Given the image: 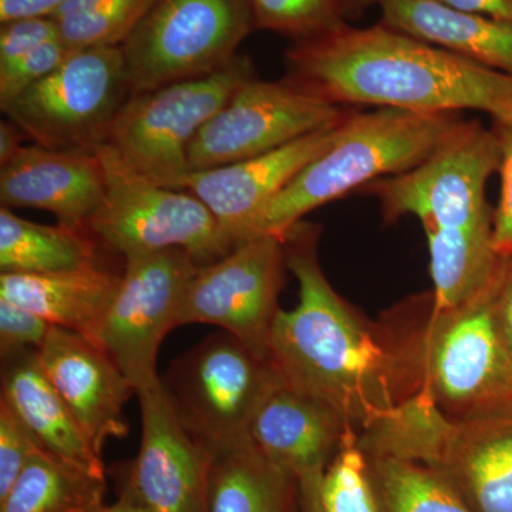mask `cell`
<instances>
[{
  "label": "cell",
  "instance_id": "obj_1",
  "mask_svg": "<svg viewBox=\"0 0 512 512\" xmlns=\"http://www.w3.org/2000/svg\"><path fill=\"white\" fill-rule=\"evenodd\" d=\"M285 251L299 302L276 316L269 357L286 386L362 433L413 396L412 380L389 329L360 319L329 284L316 254L315 228L295 225Z\"/></svg>",
  "mask_w": 512,
  "mask_h": 512
},
{
  "label": "cell",
  "instance_id": "obj_2",
  "mask_svg": "<svg viewBox=\"0 0 512 512\" xmlns=\"http://www.w3.org/2000/svg\"><path fill=\"white\" fill-rule=\"evenodd\" d=\"M288 77L339 104L424 114L478 110L512 121V76L380 25H343L298 40L286 53Z\"/></svg>",
  "mask_w": 512,
  "mask_h": 512
},
{
  "label": "cell",
  "instance_id": "obj_3",
  "mask_svg": "<svg viewBox=\"0 0 512 512\" xmlns=\"http://www.w3.org/2000/svg\"><path fill=\"white\" fill-rule=\"evenodd\" d=\"M500 161L495 131L460 120L423 163L362 188L377 197L387 221L413 215L421 222L429 242L434 312L476 298L500 269L503 256L494 248V218L485 198Z\"/></svg>",
  "mask_w": 512,
  "mask_h": 512
},
{
  "label": "cell",
  "instance_id": "obj_4",
  "mask_svg": "<svg viewBox=\"0 0 512 512\" xmlns=\"http://www.w3.org/2000/svg\"><path fill=\"white\" fill-rule=\"evenodd\" d=\"M495 278L463 305L434 312L430 299L426 319L419 325L389 329L414 394L429 397L448 419L510 414L512 356L495 322Z\"/></svg>",
  "mask_w": 512,
  "mask_h": 512
},
{
  "label": "cell",
  "instance_id": "obj_5",
  "mask_svg": "<svg viewBox=\"0 0 512 512\" xmlns=\"http://www.w3.org/2000/svg\"><path fill=\"white\" fill-rule=\"evenodd\" d=\"M454 114L397 109L350 113L332 146L262 208L249 239L286 235L309 212L423 163L457 126ZM248 239V241H249Z\"/></svg>",
  "mask_w": 512,
  "mask_h": 512
},
{
  "label": "cell",
  "instance_id": "obj_6",
  "mask_svg": "<svg viewBox=\"0 0 512 512\" xmlns=\"http://www.w3.org/2000/svg\"><path fill=\"white\" fill-rule=\"evenodd\" d=\"M367 454L419 461L457 488L474 512H512V416L448 419L413 394L359 433Z\"/></svg>",
  "mask_w": 512,
  "mask_h": 512
},
{
  "label": "cell",
  "instance_id": "obj_7",
  "mask_svg": "<svg viewBox=\"0 0 512 512\" xmlns=\"http://www.w3.org/2000/svg\"><path fill=\"white\" fill-rule=\"evenodd\" d=\"M103 167L106 195L87 231L124 258L181 249L198 265L218 261L232 251L217 218L187 190L148 180L124 163L110 144L94 148Z\"/></svg>",
  "mask_w": 512,
  "mask_h": 512
},
{
  "label": "cell",
  "instance_id": "obj_8",
  "mask_svg": "<svg viewBox=\"0 0 512 512\" xmlns=\"http://www.w3.org/2000/svg\"><path fill=\"white\" fill-rule=\"evenodd\" d=\"M254 76L251 60L237 56L207 76L130 94L104 143L153 183L184 190L191 173L188 151L195 136Z\"/></svg>",
  "mask_w": 512,
  "mask_h": 512
},
{
  "label": "cell",
  "instance_id": "obj_9",
  "mask_svg": "<svg viewBox=\"0 0 512 512\" xmlns=\"http://www.w3.org/2000/svg\"><path fill=\"white\" fill-rule=\"evenodd\" d=\"M282 383L271 359L224 330L181 356L163 380L185 429L211 454L249 439L256 412Z\"/></svg>",
  "mask_w": 512,
  "mask_h": 512
},
{
  "label": "cell",
  "instance_id": "obj_10",
  "mask_svg": "<svg viewBox=\"0 0 512 512\" xmlns=\"http://www.w3.org/2000/svg\"><path fill=\"white\" fill-rule=\"evenodd\" d=\"M255 29L251 0H156L121 46L131 94L217 72Z\"/></svg>",
  "mask_w": 512,
  "mask_h": 512
},
{
  "label": "cell",
  "instance_id": "obj_11",
  "mask_svg": "<svg viewBox=\"0 0 512 512\" xmlns=\"http://www.w3.org/2000/svg\"><path fill=\"white\" fill-rule=\"evenodd\" d=\"M121 47L77 50L66 62L3 104L2 111L37 146L94 150L130 96Z\"/></svg>",
  "mask_w": 512,
  "mask_h": 512
},
{
  "label": "cell",
  "instance_id": "obj_12",
  "mask_svg": "<svg viewBox=\"0 0 512 512\" xmlns=\"http://www.w3.org/2000/svg\"><path fill=\"white\" fill-rule=\"evenodd\" d=\"M352 111L330 103L286 77H252L195 136L188 151L194 171L239 163L335 126Z\"/></svg>",
  "mask_w": 512,
  "mask_h": 512
},
{
  "label": "cell",
  "instance_id": "obj_13",
  "mask_svg": "<svg viewBox=\"0 0 512 512\" xmlns=\"http://www.w3.org/2000/svg\"><path fill=\"white\" fill-rule=\"evenodd\" d=\"M97 346L133 384L136 394L161 379L157 356L180 326L181 305L197 262L181 249L128 256Z\"/></svg>",
  "mask_w": 512,
  "mask_h": 512
},
{
  "label": "cell",
  "instance_id": "obj_14",
  "mask_svg": "<svg viewBox=\"0 0 512 512\" xmlns=\"http://www.w3.org/2000/svg\"><path fill=\"white\" fill-rule=\"evenodd\" d=\"M286 268L285 241L258 237L208 265H198L181 305L180 326H217L269 357Z\"/></svg>",
  "mask_w": 512,
  "mask_h": 512
},
{
  "label": "cell",
  "instance_id": "obj_15",
  "mask_svg": "<svg viewBox=\"0 0 512 512\" xmlns=\"http://www.w3.org/2000/svg\"><path fill=\"white\" fill-rule=\"evenodd\" d=\"M137 396L140 450L124 485L150 512H208L210 451L185 429L163 380Z\"/></svg>",
  "mask_w": 512,
  "mask_h": 512
},
{
  "label": "cell",
  "instance_id": "obj_16",
  "mask_svg": "<svg viewBox=\"0 0 512 512\" xmlns=\"http://www.w3.org/2000/svg\"><path fill=\"white\" fill-rule=\"evenodd\" d=\"M316 131L293 143L239 163L194 171L184 190L200 198L217 218L232 248L248 241L262 208L338 137L340 126Z\"/></svg>",
  "mask_w": 512,
  "mask_h": 512
},
{
  "label": "cell",
  "instance_id": "obj_17",
  "mask_svg": "<svg viewBox=\"0 0 512 512\" xmlns=\"http://www.w3.org/2000/svg\"><path fill=\"white\" fill-rule=\"evenodd\" d=\"M37 357L100 454L107 441L127 436L124 406L136 389L103 349L79 333L53 326Z\"/></svg>",
  "mask_w": 512,
  "mask_h": 512
},
{
  "label": "cell",
  "instance_id": "obj_18",
  "mask_svg": "<svg viewBox=\"0 0 512 512\" xmlns=\"http://www.w3.org/2000/svg\"><path fill=\"white\" fill-rule=\"evenodd\" d=\"M104 195L106 180L94 150L23 146L0 167L3 207L52 212L64 227L87 231Z\"/></svg>",
  "mask_w": 512,
  "mask_h": 512
},
{
  "label": "cell",
  "instance_id": "obj_19",
  "mask_svg": "<svg viewBox=\"0 0 512 512\" xmlns=\"http://www.w3.org/2000/svg\"><path fill=\"white\" fill-rule=\"evenodd\" d=\"M348 429L325 404L282 383L259 407L248 437L268 460L302 480L325 473Z\"/></svg>",
  "mask_w": 512,
  "mask_h": 512
},
{
  "label": "cell",
  "instance_id": "obj_20",
  "mask_svg": "<svg viewBox=\"0 0 512 512\" xmlns=\"http://www.w3.org/2000/svg\"><path fill=\"white\" fill-rule=\"evenodd\" d=\"M120 281L121 275L99 264L50 274H0V301L22 306L97 345Z\"/></svg>",
  "mask_w": 512,
  "mask_h": 512
},
{
  "label": "cell",
  "instance_id": "obj_21",
  "mask_svg": "<svg viewBox=\"0 0 512 512\" xmlns=\"http://www.w3.org/2000/svg\"><path fill=\"white\" fill-rule=\"evenodd\" d=\"M43 450L96 476H104L101 454L84 436L72 412L40 366L37 350L3 362L2 400Z\"/></svg>",
  "mask_w": 512,
  "mask_h": 512
},
{
  "label": "cell",
  "instance_id": "obj_22",
  "mask_svg": "<svg viewBox=\"0 0 512 512\" xmlns=\"http://www.w3.org/2000/svg\"><path fill=\"white\" fill-rule=\"evenodd\" d=\"M382 23L512 76V22L447 8L436 0H382Z\"/></svg>",
  "mask_w": 512,
  "mask_h": 512
},
{
  "label": "cell",
  "instance_id": "obj_23",
  "mask_svg": "<svg viewBox=\"0 0 512 512\" xmlns=\"http://www.w3.org/2000/svg\"><path fill=\"white\" fill-rule=\"evenodd\" d=\"M208 512H301L299 480L241 441L211 454Z\"/></svg>",
  "mask_w": 512,
  "mask_h": 512
},
{
  "label": "cell",
  "instance_id": "obj_24",
  "mask_svg": "<svg viewBox=\"0 0 512 512\" xmlns=\"http://www.w3.org/2000/svg\"><path fill=\"white\" fill-rule=\"evenodd\" d=\"M97 241L86 229L37 224L0 208L2 274H50L97 264Z\"/></svg>",
  "mask_w": 512,
  "mask_h": 512
},
{
  "label": "cell",
  "instance_id": "obj_25",
  "mask_svg": "<svg viewBox=\"0 0 512 512\" xmlns=\"http://www.w3.org/2000/svg\"><path fill=\"white\" fill-rule=\"evenodd\" d=\"M104 493L106 477L42 451L0 500V512H97Z\"/></svg>",
  "mask_w": 512,
  "mask_h": 512
},
{
  "label": "cell",
  "instance_id": "obj_26",
  "mask_svg": "<svg viewBox=\"0 0 512 512\" xmlns=\"http://www.w3.org/2000/svg\"><path fill=\"white\" fill-rule=\"evenodd\" d=\"M367 458L382 512H474L440 471L409 458Z\"/></svg>",
  "mask_w": 512,
  "mask_h": 512
},
{
  "label": "cell",
  "instance_id": "obj_27",
  "mask_svg": "<svg viewBox=\"0 0 512 512\" xmlns=\"http://www.w3.org/2000/svg\"><path fill=\"white\" fill-rule=\"evenodd\" d=\"M156 0H66L52 18L72 52L121 47Z\"/></svg>",
  "mask_w": 512,
  "mask_h": 512
},
{
  "label": "cell",
  "instance_id": "obj_28",
  "mask_svg": "<svg viewBox=\"0 0 512 512\" xmlns=\"http://www.w3.org/2000/svg\"><path fill=\"white\" fill-rule=\"evenodd\" d=\"M320 503L325 512H382L369 458L356 430L346 431L338 453L323 473Z\"/></svg>",
  "mask_w": 512,
  "mask_h": 512
},
{
  "label": "cell",
  "instance_id": "obj_29",
  "mask_svg": "<svg viewBox=\"0 0 512 512\" xmlns=\"http://www.w3.org/2000/svg\"><path fill=\"white\" fill-rule=\"evenodd\" d=\"M255 28L292 37L295 42L343 25L350 0H251Z\"/></svg>",
  "mask_w": 512,
  "mask_h": 512
},
{
  "label": "cell",
  "instance_id": "obj_30",
  "mask_svg": "<svg viewBox=\"0 0 512 512\" xmlns=\"http://www.w3.org/2000/svg\"><path fill=\"white\" fill-rule=\"evenodd\" d=\"M72 53L62 39L53 40L15 62L0 66V106L55 72Z\"/></svg>",
  "mask_w": 512,
  "mask_h": 512
},
{
  "label": "cell",
  "instance_id": "obj_31",
  "mask_svg": "<svg viewBox=\"0 0 512 512\" xmlns=\"http://www.w3.org/2000/svg\"><path fill=\"white\" fill-rule=\"evenodd\" d=\"M25 424L0 402V500L6 497L30 461L42 453Z\"/></svg>",
  "mask_w": 512,
  "mask_h": 512
},
{
  "label": "cell",
  "instance_id": "obj_32",
  "mask_svg": "<svg viewBox=\"0 0 512 512\" xmlns=\"http://www.w3.org/2000/svg\"><path fill=\"white\" fill-rule=\"evenodd\" d=\"M53 326L36 313L0 301V356L2 362L29 352L39 350Z\"/></svg>",
  "mask_w": 512,
  "mask_h": 512
},
{
  "label": "cell",
  "instance_id": "obj_33",
  "mask_svg": "<svg viewBox=\"0 0 512 512\" xmlns=\"http://www.w3.org/2000/svg\"><path fill=\"white\" fill-rule=\"evenodd\" d=\"M60 39L59 23L52 16H32L2 23L0 66L15 62L37 47Z\"/></svg>",
  "mask_w": 512,
  "mask_h": 512
},
{
  "label": "cell",
  "instance_id": "obj_34",
  "mask_svg": "<svg viewBox=\"0 0 512 512\" xmlns=\"http://www.w3.org/2000/svg\"><path fill=\"white\" fill-rule=\"evenodd\" d=\"M501 148V198L494 215L493 242L500 256L512 255V121H494Z\"/></svg>",
  "mask_w": 512,
  "mask_h": 512
},
{
  "label": "cell",
  "instance_id": "obj_35",
  "mask_svg": "<svg viewBox=\"0 0 512 512\" xmlns=\"http://www.w3.org/2000/svg\"><path fill=\"white\" fill-rule=\"evenodd\" d=\"M493 308L501 338L512 356V255L503 256L498 269L494 282Z\"/></svg>",
  "mask_w": 512,
  "mask_h": 512
},
{
  "label": "cell",
  "instance_id": "obj_36",
  "mask_svg": "<svg viewBox=\"0 0 512 512\" xmlns=\"http://www.w3.org/2000/svg\"><path fill=\"white\" fill-rule=\"evenodd\" d=\"M66 0H0V23L32 16H53Z\"/></svg>",
  "mask_w": 512,
  "mask_h": 512
},
{
  "label": "cell",
  "instance_id": "obj_37",
  "mask_svg": "<svg viewBox=\"0 0 512 512\" xmlns=\"http://www.w3.org/2000/svg\"><path fill=\"white\" fill-rule=\"evenodd\" d=\"M447 8L512 22V0H436Z\"/></svg>",
  "mask_w": 512,
  "mask_h": 512
},
{
  "label": "cell",
  "instance_id": "obj_38",
  "mask_svg": "<svg viewBox=\"0 0 512 512\" xmlns=\"http://www.w3.org/2000/svg\"><path fill=\"white\" fill-rule=\"evenodd\" d=\"M23 137V131L12 121L0 123V165L9 163L19 153Z\"/></svg>",
  "mask_w": 512,
  "mask_h": 512
},
{
  "label": "cell",
  "instance_id": "obj_39",
  "mask_svg": "<svg viewBox=\"0 0 512 512\" xmlns=\"http://www.w3.org/2000/svg\"><path fill=\"white\" fill-rule=\"evenodd\" d=\"M323 474L299 480V504L301 512H325L320 503V480Z\"/></svg>",
  "mask_w": 512,
  "mask_h": 512
},
{
  "label": "cell",
  "instance_id": "obj_40",
  "mask_svg": "<svg viewBox=\"0 0 512 512\" xmlns=\"http://www.w3.org/2000/svg\"><path fill=\"white\" fill-rule=\"evenodd\" d=\"M97 512H150L144 507L143 503L136 497V494L127 487V485H123L121 488V493L119 498H117L116 503L106 505L100 508Z\"/></svg>",
  "mask_w": 512,
  "mask_h": 512
},
{
  "label": "cell",
  "instance_id": "obj_41",
  "mask_svg": "<svg viewBox=\"0 0 512 512\" xmlns=\"http://www.w3.org/2000/svg\"><path fill=\"white\" fill-rule=\"evenodd\" d=\"M382 0H350V13L360 12V10L373 5V3H380Z\"/></svg>",
  "mask_w": 512,
  "mask_h": 512
}]
</instances>
